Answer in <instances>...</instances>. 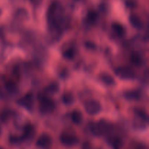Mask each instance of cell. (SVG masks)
Segmentation results:
<instances>
[{
	"label": "cell",
	"mask_w": 149,
	"mask_h": 149,
	"mask_svg": "<svg viewBox=\"0 0 149 149\" xmlns=\"http://www.w3.org/2000/svg\"><path fill=\"white\" fill-rule=\"evenodd\" d=\"M90 130L93 135L100 136L109 132V125L106 122L101 121L96 123H92L90 125Z\"/></svg>",
	"instance_id": "1"
},
{
	"label": "cell",
	"mask_w": 149,
	"mask_h": 149,
	"mask_svg": "<svg viewBox=\"0 0 149 149\" xmlns=\"http://www.w3.org/2000/svg\"><path fill=\"white\" fill-rule=\"evenodd\" d=\"M61 142L65 146H74L79 142V139L74 134L71 132H63L61 135Z\"/></svg>",
	"instance_id": "2"
},
{
	"label": "cell",
	"mask_w": 149,
	"mask_h": 149,
	"mask_svg": "<svg viewBox=\"0 0 149 149\" xmlns=\"http://www.w3.org/2000/svg\"><path fill=\"white\" fill-rule=\"evenodd\" d=\"M84 109L87 113L90 115L97 114L101 111V106L97 100H89L84 104Z\"/></svg>",
	"instance_id": "3"
},
{
	"label": "cell",
	"mask_w": 149,
	"mask_h": 149,
	"mask_svg": "<svg viewBox=\"0 0 149 149\" xmlns=\"http://www.w3.org/2000/svg\"><path fill=\"white\" fill-rule=\"evenodd\" d=\"M55 108L54 102L47 97H42L40 100V109L44 113H49Z\"/></svg>",
	"instance_id": "4"
},
{
	"label": "cell",
	"mask_w": 149,
	"mask_h": 149,
	"mask_svg": "<svg viewBox=\"0 0 149 149\" xmlns=\"http://www.w3.org/2000/svg\"><path fill=\"white\" fill-rule=\"evenodd\" d=\"M52 144V140L48 135L43 134L38 138L36 146L42 149H49Z\"/></svg>",
	"instance_id": "5"
},
{
	"label": "cell",
	"mask_w": 149,
	"mask_h": 149,
	"mask_svg": "<svg viewBox=\"0 0 149 149\" xmlns=\"http://www.w3.org/2000/svg\"><path fill=\"white\" fill-rule=\"evenodd\" d=\"M115 73L118 77L122 79H132L134 77L132 71L126 67H119L115 70Z\"/></svg>",
	"instance_id": "6"
},
{
	"label": "cell",
	"mask_w": 149,
	"mask_h": 149,
	"mask_svg": "<svg viewBox=\"0 0 149 149\" xmlns=\"http://www.w3.org/2000/svg\"><path fill=\"white\" fill-rule=\"evenodd\" d=\"M136 116L138 117L136 121V125L139 127H143L149 123V118L144 112L138 111Z\"/></svg>",
	"instance_id": "7"
},
{
	"label": "cell",
	"mask_w": 149,
	"mask_h": 149,
	"mask_svg": "<svg viewBox=\"0 0 149 149\" xmlns=\"http://www.w3.org/2000/svg\"><path fill=\"white\" fill-rule=\"evenodd\" d=\"M21 103L24 107L31 109L33 103V97L31 94H27L21 99Z\"/></svg>",
	"instance_id": "8"
},
{
	"label": "cell",
	"mask_w": 149,
	"mask_h": 149,
	"mask_svg": "<svg viewBox=\"0 0 149 149\" xmlns=\"http://www.w3.org/2000/svg\"><path fill=\"white\" fill-rule=\"evenodd\" d=\"M109 143L113 149H120L122 146V141L117 137H112L109 138Z\"/></svg>",
	"instance_id": "9"
},
{
	"label": "cell",
	"mask_w": 149,
	"mask_h": 149,
	"mask_svg": "<svg viewBox=\"0 0 149 149\" xmlns=\"http://www.w3.org/2000/svg\"><path fill=\"white\" fill-rule=\"evenodd\" d=\"M34 135V130L31 125H27L25 127L24 131H23V138L29 139L32 138Z\"/></svg>",
	"instance_id": "10"
},
{
	"label": "cell",
	"mask_w": 149,
	"mask_h": 149,
	"mask_svg": "<svg viewBox=\"0 0 149 149\" xmlns=\"http://www.w3.org/2000/svg\"><path fill=\"white\" fill-rule=\"evenodd\" d=\"M71 119H72L74 123L79 124L82 121V115L78 111H74L71 113Z\"/></svg>",
	"instance_id": "11"
},
{
	"label": "cell",
	"mask_w": 149,
	"mask_h": 149,
	"mask_svg": "<svg viewBox=\"0 0 149 149\" xmlns=\"http://www.w3.org/2000/svg\"><path fill=\"white\" fill-rule=\"evenodd\" d=\"M101 80L103 83H105L107 85H112V84H114L113 79L112 78V77H111L110 75H108V74H103L101 76Z\"/></svg>",
	"instance_id": "12"
},
{
	"label": "cell",
	"mask_w": 149,
	"mask_h": 149,
	"mask_svg": "<svg viewBox=\"0 0 149 149\" xmlns=\"http://www.w3.org/2000/svg\"><path fill=\"white\" fill-rule=\"evenodd\" d=\"M113 29L115 31V33H116L119 35H122L124 33V29L122 27V26L119 23H115L113 24Z\"/></svg>",
	"instance_id": "13"
},
{
	"label": "cell",
	"mask_w": 149,
	"mask_h": 149,
	"mask_svg": "<svg viewBox=\"0 0 149 149\" xmlns=\"http://www.w3.org/2000/svg\"><path fill=\"white\" fill-rule=\"evenodd\" d=\"M130 22L132 25H133L135 27H138L140 26V20L138 17H137L135 15H131L130 17Z\"/></svg>",
	"instance_id": "14"
},
{
	"label": "cell",
	"mask_w": 149,
	"mask_h": 149,
	"mask_svg": "<svg viewBox=\"0 0 149 149\" xmlns=\"http://www.w3.org/2000/svg\"><path fill=\"white\" fill-rule=\"evenodd\" d=\"M66 99H67V100H67L66 103H70L71 102V100H72V97H71V96L70 95L66 94V95H65L63 96V100H66Z\"/></svg>",
	"instance_id": "15"
},
{
	"label": "cell",
	"mask_w": 149,
	"mask_h": 149,
	"mask_svg": "<svg viewBox=\"0 0 149 149\" xmlns=\"http://www.w3.org/2000/svg\"><path fill=\"white\" fill-rule=\"evenodd\" d=\"M132 61H133V63L136 65H138L140 63V59L138 56H134L132 58Z\"/></svg>",
	"instance_id": "16"
},
{
	"label": "cell",
	"mask_w": 149,
	"mask_h": 149,
	"mask_svg": "<svg viewBox=\"0 0 149 149\" xmlns=\"http://www.w3.org/2000/svg\"><path fill=\"white\" fill-rule=\"evenodd\" d=\"M95 14L94 13H90L88 14V18L93 21V20H94L95 19Z\"/></svg>",
	"instance_id": "17"
},
{
	"label": "cell",
	"mask_w": 149,
	"mask_h": 149,
	"mask_svg": "<svg viewBox=\"0 0 149 149\" xmlns=\"http://www.w3.org/2000/svg\"><path fill=\"white\" fill-rule=\"evenodd\" d=\"M1 127H0V134H1Z\"/></svg>",
	"instance_id": "18"
}]
</instances>
